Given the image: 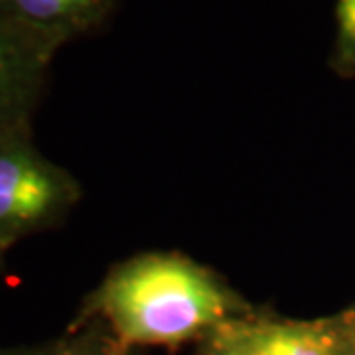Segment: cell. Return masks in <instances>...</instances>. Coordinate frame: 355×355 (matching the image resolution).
<instances>
[{
	"label": "cell",
	"mask_w": 355,
	"mask_h": 355,
	"mask_svg": "<svg viewBox=\"0 0 355 355\" xmlns=\"http://www.w3.org/2000/svg\"><path fill=\"white\" fill-rule=\"evenodd\" d=\"M239 308L216 275L178 253H144L109 270L79 318L103 320L121 345H178L219 330Z\"/></svg>",
	"instance_id": "cell-1"
},
{
	"label": "cell",
	"mask_w": 355,
	"mask_h": 355,
	"mask_svg": "<svg viewBox=\"0 0 355 355\" xmlns=\"http://www.w3.org/2000/svg\"><path fill=\"white\" fill-rule=\"evenodd\" d=\"M81 193L71 172L40 153L32 132L0 139V253L64 223Z\"/></svg>",
	"instance_id": "cell-2"
},
{
	"label": "cell",
	"mask_w": 355,
	"mask_h": 355,
	"mask_svg": "<svg viewBox=\"0 0 355 355\" xmlns=\"http://www.w3.org/2000/svg\"><path fill=\"white\" fill-rule=\"evenodd\" d=\"M62 46L0 16V139L32 132V119Z\"/></svg>",
	"instance_id": "cell-3"
},
{
	"label": "cell",
	"mask_w": 355,
	"mask_h": 355,
	"mask_svg": "<svg viewBox=\"0 0 355 355\" xmlns=\"http://www.w3.org/2000/svg\"><path fill=\"white\" fill-rule=\"evenodd\" d=\"M119 0H0V16L64 46L101 30Z\"/></svg>",
	"instance_id": "cell-4"
},
{
	"label": "cell",
	"mask_w": 355,
	"mask_h": 355,
	"mask_svg": "<svg viewBox=\"0 0 355 355\" xmlns=\"http://www.w3.org/2000/svg\"><path fill=\"white\" fill-rule=\"evenodd\" d=\"M249 355H340L338 336L322 324L233 322Z\"/></svg>",
	"instance_id": "cell-5"
},
{
	"label": "cell",
	"mask_w": 355,
	"mask_h": 355,
	"mask_svg": "<svg viewBox=\"0 0 355 355\" xmlns=\"http://www.w3.org/2000/svg\"><path fill=\"white\" fill-rule=\"evenodd\" d=\"M77 324L85 326L83 330L64 338L62 342L46 349L48 355H116L121 345L109 330V326L99 318H79Z\"/></svg>",
	"instance_id": "cell-6"
},
{
	"label": "cell",
	"mask_w": 355,
	"mask_h": 355,
	"mask_svg": "<svg viewBox=\"0 0 355 355\" xmlns=\"http://www.w3.org/2000/svg\"><path fill=\"white\" fill-rule=\"evenodd\" d=\"M331 65L340 73L355 71V0H338Z\"/></svg>",
	"instance_id": "cell-7"
},
{
	"label": "cell",
	"mask_w": 355,
	"mask_h": 355,
	"mask_svg": "<svg viewBox=\"0 0 355 355\" xmlns=\"http://www.w3.org/2000/svg\"><path fill=\"white\" fill-rule=\"evenodd\" d=\"M216 340L209 347V355H249L247 347L243 345L241 338L237 336L233 322H227L216 330Z\"/></svg>",
	"instance_id": "cell-8"
},
{
	"label": "cell",
	"mask_w": 355,
	"mask_h": 355,
	"mask_svg": "<svg viewBox=\"0 0 355 355\" xmlns=\"http://www.w3.org/2000/svg\"><path fill=\"white\" fill-rule=\"evenodd\" d=\"M0 355H48L46 349H0Z\"/></svg>",
	"instance_id": "cell-9"
},
{
	"label": "cell",
	"mask_w": 355,
	"mask_h": 355,
	"mask_svg": "<svg viewBox=\"0 0 355 355\" xmlns=\"http://www.w3.org/2000/svg\"><path fill=\"white\" fill-rule=\"evenodd\" d=\"M349 342H352V347H354V354H355V330L352 331V336H349Z\"/></svg>",
	"instance_id": "cell-10"
},
{
	"label": "cell",
	"mask_w": 355,
	"mask_h": 355,
	"mask_svg": "<svg viewBox=\"0 0 355 355\" xmlns=\"http://www.w3.org/2000/svg\"><path fill=\"white\" fill-rule=\"evenodd\" d=\"M4 254L6 253H0V272H2V265H4Z\"/></svg>",
	"instance_id": "cell-11"
}]
</instances>
